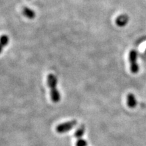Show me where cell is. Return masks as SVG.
<instances>
[{
	"instance_id": "1",
	"label": "cell",
	"mask_w": 146,
	"mask_h": 146,
	"mask_svg": "<svg viewBox=\"0 0 146 146\" xmlns=\"http://www.w3.org/2000/svg\"><path fill=\"white\" fill-rule=\"evenodd\" d=\"M58 80L56 76L52 73L49 74L47 76V86L50 89L51 100L54 103H58L61 100V95L57 89Z\"/></svg>"
},
{
	"instance_id": "5",
	"label": "cell",
	"mask_w": 146,
	"mask_h": 146,
	"mask_svg": "<svg viewBox=\"0 0 146 146\" xmlns=\"http://www.w3.org/2000/svg\"><path fill=\"white\" fill-rule=\"evenodd\" d=\"M22 12H23V14L25 17L31 20L34 19L36 16V14L34 12V10L28 8V7H23V10H22Z\"/></svg>"
},
{
	"instance_id": "9",
	"label": "cell",
	"mask_w": 146,
	"mask_h": 146,
	"mask_svg": "<svg viewBox=\"0 0 146 146\" xmlns=\"http://www.w3.org/2000/svg\"><path fill=\"white\" fill-rule=\"evenodd\" d=\"M88 143H87V141L83 139V138L78 139L76 142V146H87Z\"/></svg>"
},
{
	"instance_id": "10",
	"label": "cell",
	"mask_w": 146,
	"mask_h": 146,
	"mask_svg": "<svg viewBox=\"0 0 146 146\" xmlns=\"http://www.w3.org/2000/svg\"><path fill=\"white\" fill-rule=\"evenodd\" d=\"M145 54H146V49H145Z\"/></svg>"
},
{
	"instance_id": "2",
	"label": "cell",
	"mask_w": 146,
	"mask_h": 146,
	"mask_svg": "<svg viewBox=\"0 0 146 146\" xmlns=\"http://www.w3.org/2000/svg\"><path fill=\"white\" fill-rule=\"evenodd\" d=\"M76 125L77 121L76 120H71L58 125L56 128V130L58 133H65L74 129Z\"/></svg>"
},
{
	"instance_id": "7",
	"label": "cell",
	"mask_w": 146,
	"mask_h": 146,
	"mask_svg": "<svg viewBox=\"0 0 146 146\" xmlns=\"http://www.w3.org/2000/svg\"><path fill=\"white\" fill-rule=\"evenodd\" d=\"M9 43V37L6 35H2L0 36V54L2 52L3 47L6 46Z\"/></svg>"
},
{
	"instance_id": "6",
	"label": "cell",
	"mask_w": 146,
	"mask_h": 146,
	"mask_svg": "<svg viewBox=\"0 0 146 146\" xmlns=\"http://www.w3.org/2000/svg\"><path fill=\"white\" fill-rule=\"evenodd\" d=\"M127 102L128 106L131 108H133L137 106V100L135 99V97L132 94H128Z\"/></svg>"
},
{
	"instance_id": "4",
	"label": "cell",
	"mask_w": 146,
	"mask_h": 146,
	"mask_svg": "<svg viewBox=\"0 0 146 146\" xmlns=\"http://www.w3.org/2000/svg\"><path fill=\"white\" fill-rule=\"evenodd\" d=\"M129 21V17L126 14H121L118 16L116 19V24L118 27H123L127 25Z\"/></svg>"
},
{
	"instance_id": "3",
	"label": "cell",
	"mask_w": 146,
	"mask_h": 146,
	"mask_svg": "<svg viewBox=\"0 0 146 146\" xmlns=\"http://www.w3.org/2000/svg\"><path fill=\"white\" fill-rule=\"evenodd\" d=\"M129 60L130 62L131 72L133 74H137L139 72V66L137 64V54L135 50H132L129 52Z\"/></svg>"
},
{
	"instance_id": "8",
	"label": "cell",
	"mask_w": 146,
	"mask_h": 146,
	"mask_svg": "<svg viewBox=\"0 0 146 146\" xmlns=\"http://www.w3.org/2000/svg\"><path fill=\"white\" fill-rule=\"evenodd\" d=\"M85 131V127L84 125H81L79 127L76 129V131L74 132V137L78 139L83 137L84 133Z\"/></svg>"
}]
</instances>
